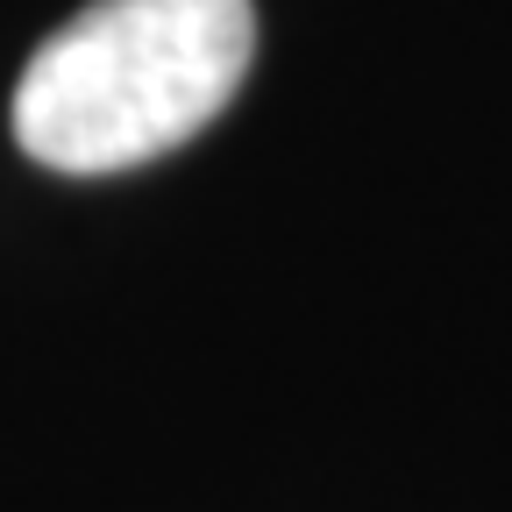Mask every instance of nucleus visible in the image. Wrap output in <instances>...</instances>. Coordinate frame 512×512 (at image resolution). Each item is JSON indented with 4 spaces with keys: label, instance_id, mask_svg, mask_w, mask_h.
<instances>
[{
    "label": "nucleus",
    "instance_id": "1",
    "mask_svg": "<svg viewBox=\"0 0 512 512\" xmlns=\"http://www.w3.org/2000/svg\"><path fill=\"white\" fill-rule=\"evenodd\" d=\"M249 50V0H86L22 64L15 143L72 178L150 164L235 100Z\"/></svg>",
    "mask_w": 512,
    "mask_h": 512
}]
</instances>
